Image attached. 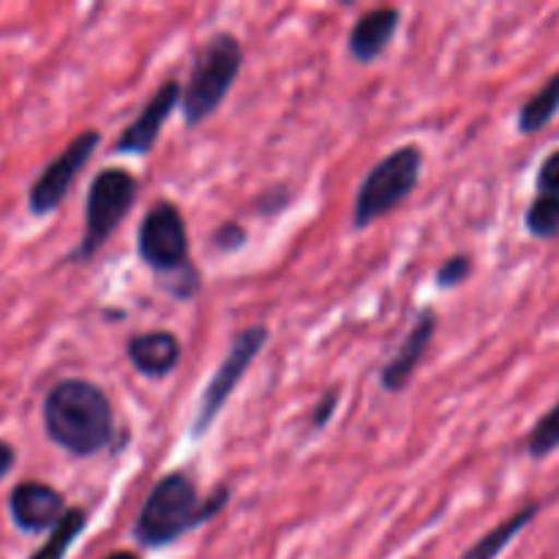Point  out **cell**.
Instances as JSON below:
<instances>
[{"mask_svg":"<svg viewBox=\"0 0 559 559\" xmlns=\"http://www.w3.org/2000/svg\"><path fill=\"white\" fill-rule=\"evenodd\" d=\"M44 429L63 451L93 456L112 442V404L93 382L60 380L44 399Z\"/></svg>","mask_w":559,"mask_h":559,"instance_id":"1","label":"cell"},{"mask_svg":"<svg viewBox=\"0 0 559 559\" xmlns=\"http://www.w3.org/2000/svg\"><path fill=\"white\" fill-rule=\"evenodd\" d=\"M227 497L229 489L222 486L216 495H211L207 500H200L194 484H191L183 473L164 475V478L153 486L145 506H142L140 519H136L134 527L136 540L145 546L173 544V540L183 538L189 530L207 522L213 513L222 511Z\"/></svg>","mask_w":559,"mask_h":559,"instance_id":"2","label":"cell"},{"mask_svg":"<svg viewBox=\"0 0 559 559\" xmlns=\"http://www.w3.org/2000/svg\"><path fill=\"white\" fill-rule=\"evenodd\" d=\"M243 63V47L229 33H216L205 47L200 49L191 71L189 87L183 93V118L186 126H197L211 118L222 102L227 98L229 87L235 85Z\"/></svg>","mask_w":559,"mask_h":559,"instance_id":"3","label":"cell"},{"mask_svg":"<svg viewBox=\"0 0 559 559\" xmlns=\"http://www.w3.org/2000/svg\"><path fill=\"white\" fill-rule=\"evenodd\" d=\"M420 167H424V156L415 145L399 147L391 156L382 158L374 169L364 178L358 189V200H355V227H366V224L377 222L402 205L409 197V191L418 186Z\"/></svg>","mask_w":559,"mask_h":559,"instance_id":"4","label":"cell"},{"mask_svg":"<svg viewBox=\"0 0 559 559\" xmlns=\"http://www.w3.org/2000/svg\"><path fill=\"white\" fill-rule=\"evenodd\" d=\"M136 197L134 175L120 167L102 169L87 189L85 202V235H82L76 260H91L120 227Z\"/></svg>","mask_w":559,"mask_h":559,"instance_id":"5","label":"cell"},{"mask_svg":"<svg viewBox=\"0 0 559 559\" xmlns=\"http://www.w3.org/2000/svg\"><path fill=\"white\" fill-rule=\"evenodd\" d=\"M267 342V331L262 325L249 328V331L240 333L238 338L233 342L229 347L227 358L222 360V366L216 369L213 380L207 382L205 393H202V402L200 409H197V418H194V435L202 437L211 424L216 420V415L222 413V407L227 404V399L233 396V391L238 388V382L243 380L249 366L254 364L257 355L262 353Z\"/></svg>","mask_w":559,"mask_h":559,"instance_id":"6","label":"cell"},{"mask_svg":"<svg viewBox=\"0 0 559 559\" xmlns=\"http://www.w3.org/2000/svg\"><path fill=\"white\" fill-rule=\"evenodd\" d=\"M98 142H102L98 131H82L80 136H74V140L60 151V156L55 158V162H49L47 167L41 169L36 183L27 191V207H31L33 216H47V213H52L55 207L66 200L69 189L74 186L76 175H80L82 167L91 162Z\"/></svg>","mask_w":559,"mask_h":559,"instance_id":"7","label":"cell"},{"mask_svg":"<svg viewBox=\"0 0 559 559\" xmlns=\"http://www.w3.org/2000/svg\"><path fill=\"white\" fill-rule=\"evenodd\" d=\"M140 257L158 273H173L186 265L189 257V235L180 211L169 202H158L142 218L136 235Z\"/></svg>","mask_w":559,"mask_h":559,"instance_id":"8","label":"cell"},{"mask_svg":"<svg viewBox=\"0 0 559 559\" xmlns=\"http://www.w3.org/2000/svg\"><path fill=\"white\" fill-rule=\"evenodd\" d=\"M66 500L58 489L38 480H25V484L14 486L9 495V513L11 522L22 533H52L58 527L60 519L66 516Z\"/></svg>","mask_w":559,"mask_h":559,"instance_id":"9","label":"cell"},{"mask_svg":"<svg viewBox=\"0 0 559 559\" xmlns=\"http://www.w3.org/2000/svg\"><path fill=\"white\" fill-rule=\"evenodd\" d=\"M178 102H180L178 82L175 80L164 82V85L156 91V96L145 104L140 118H136L134 123L120 134L118 145H115L118 147V153H136V156H142V153L151 151L158 140V131H162V126L167 123V118L173 115L175 104Z\"/></svg>","mask_w":559,"mask_h":559,"instance_id":"10","label":"cell"},{"mask_svg":"<svg viewBox=\"0 0 559 559\" xmlns=\"http://www.w3.org/2000/svg\"><path fill=\"white\" fill-rule=\"evenodd\" d=\"M435 333L437 314L431 309H424L415 317L413 331L407 333V338H404V344L399 347V353L393 355L385 364V369H382V388H385V391H402V388L407 385L409 377L415 374V369H418L420 360H424Z\"/></svg>","mask_w":559,"mask_h":559,"instance_id":"11","label":"cell"},{"mask_svg":"<svg viewBox=\"0 0 559 559\" xmlns=\"http://www.w3.org/2000/svg\"><path fill=\"white\" fill-rule=\"evenodd\" d=\"M399 9H377L360 16L349 33V52L360 63H371L388 49L391 38L396 36Z\"/></svg>","mask_w":559,"mask_h":559,"instance_id":"12","label":"cell"},{"mask_svg":"<svg viewBox=\"0 0 559 559\" xmlns=\"http://www.w3.org/2000/svg\"><path fill=\"white\" fill-rule=\"evenodd\" d=\"M129 358L142 374L167 377L180 364V342L167 331L140 333L129 342Z\"/></svg>","mask_w":559,"mask_h":559,"instance_id":"13","label":"cell"},{"mask_svg":"<svg viewBox=\"0 0 559 559\" xmlns=\"http://www.w3.org/2000/svg\"><path fill=\"white\" fill-rule=\"evenodd\" d=\"M538 511H540V506H535L533 502V506H527L524 511H519L516 516H511L508 522L497 524V527L491 530V533H486L484 538L473 546V549L464 551L462 559H497L502 551L508 549V544H511V540L516 538V535L522 533V530L527 527L535 516H538Z\"/></svg>","mask_w":559,"mask_h":559,"instance_id":"14","label":"cell"},{"mask_svg":"<svg viewBox=\"0 0 559 559\" xmlns=\"http://www.w3.org/2000/svg\"><path fill=\"white\" fill-rule=\"evenodd\" d=\"M559 112V71L530 98L527 104L519 112V129L524 134H535V131L546 129V126L555 120V115Z\"/></svg>","mask_w":559,"mask_h":559,"instance_id":"15","label":"cell"},{"mask_svg":"<svg viewBox=\"0 0 559 559\" xmlns=\"http://www.w3.org/2000/svg\"><path fill=\"white\" fill-rule=\"evenodd\" d=\"M82 530H85V511H80V508H69L66 516L58 522V527L49 533L47 544H44L31 559H66L71 544L80 538Z\"/></svg>","mask_w":559,"mask_h":559,"instance_id":"16","label":"cell"},{"mask_svg":"<svg viewBox=\"0 0 559 559\" xmlns=\"http://www.w3.org/2000/svg\"><path fill=\"white\" fill-rule=\"evenodd\" d=\"M527 229L540 240H551L559 235V200L538 194L527 211Z\"/></svg>","mask_w":559,"mask_h":559,"instance_id":"17","label":"cell"},{"mask_svg":"<svg viewBox=\"0 0 559 559\" xmlns=\"http://www.w3.org/2000/svg\"><path fill=\"white\" fill-rule=\"evenodd\" d=\"M559 448V402L535 424L527 451L533 459H546Z\"/></svg>","mask_w":559,"mask_h":559,"instance_id":"18","label":"cell"},{"mask_svg":"<svg viewBox=\"0 0 559 559\" xmlns=\"http://www.w3.org/2000/svg\"><path fill=\"white\" fill-rule=\"evenodd\" d=\"M469 273H473L469 257H451V260L442 262V267L437 271V284H440V287H453V284H462Z\"/></svg>","mask_w":559,"mask_h":559,"instance_id":"19","label":"cell"},{"mask_svg":"<svg viewBox=\"0 0 559 559\" xmlns=\"http://www.w3.org/2000/svg\"><path fill=\"white\" fill-rule=\"evenodd\" d=\"M538 194L557 197L559 200V151L549 153L538 169Z\"/></svg>","mask_w":559,"mask_h":559,"instance_id":"20","label":"cell"},{"mask_svg":"<svg viewBox=\"0 0 559 559\" xmlns=\"http://www.w3.org/2000/svg\"><path fill=\"white\" fill-rule=\"evenodd\" d=\"M243 238H246V233H243V227H238V224H224V227L213 235L216 246H222V249H235V246L243 243Z\"/></svg>","mask_w":559,"mask_h":559,"instance_id":"21","label":"cell"},{"mask_svg":"<svg viewBox=\"0 0 559 559\" xmlns=\"http://www.w3.org/2000/svg\"><path fill=\"white\" fill-rule=\"evenodd\" d=\"M14 462H16L14 448H11L9 442L0 440V480H3L11 469H14Z\"/></svg>","mask_w":559,"mask_h":559,"instance_id":"22","label":"cell"},{"mask_svg":"<svg viewBox=\"0 0 559 559\" xmlns=\"http://www.w3.org/2000/svg\"><path fill=\"white\" fill-rule=\"evenodd\" d=\"M336 402H338V399L333 396V393H328V399H322V404L317 407V413H314V429H320V426L328 424V418H331Z\"/></svg>","mask_w":559,"mask_h":559,"instance_id":"23","label":"cell"},{"mask_svg":"<svg viewBox=\"0 0 559 559\" xmlns=\"http://www.w3.org/2000/svg\"><path fill=\"white\" fill-rule=\"evenodd\" d=\"M107 559H140V557L131 555V551H115V555H109Z\"/></svg>","mask_w":559,"mask_h":559,"instance_id":"24","label":"cell"}]
</instances>
